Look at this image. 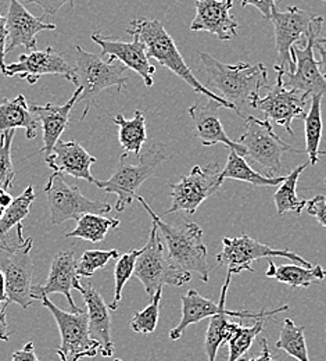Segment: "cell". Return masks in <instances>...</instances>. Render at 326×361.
<instances>
[{
	"mask_svg": "<svg viewBox=\"0 0 326 361\" xmlns=\"http://www.w3.org/2000/svg\"><path fill=\"white\" fill-rule=\"evenodd\" d=\"M199 56L207 74L208 90L231 103L234 113L246 118L242 109L250 106L260 96V90L270 88L267 67L263 63L250 64L244 61L232 66L224 64L204 51H200Z\"/></svg>",
	"mask_w": 326,
	"mask_h": 361,
	"instance_id": "cell-1",
	"label": "cell"
},
{
	"mask_svg": "<svg viewBox=\"0 0 326 361\" xmlns=\"http://www.w3.org/2000/svg\"><path fill=\"white\" fill-rule=\"evenodd\" d=\"M127 34L137 35L147 47L149 57L154 59L160 66L171 70L175 75H178L181 80H184L194 92L204 94L207 99H211V100L220 103L225 109L236 111L231 103H228L227 100L220 97L217 93H214L213 90L204 87L194 77V74L192 73V70L185 63L181 51L178 50V46L175 44V41L167 32L163 23H160L158 20L135 18L131 23L130 28L127 30Z\"/></svg>",
	"mask_w": 326,
	"mask_h": 361,
	"instance_id": "cell-2",
	"label": "cell"
},
{
	"mask_svg": "<svg viewBox=\"0 0 326 361\" xmlns=\"http://www.w3.org/2000/svg\"><path fill=\"white\" fill-rule=\"evenodd\" d=\"M137 200L144 207L151 217V221L158 228L160 235L167 245V256L170 260L184 270L197 272L201 281L207 283L210 281V266L207 262V246L203 240V229L196 223L171 226L163 221L142 196H138Z\"/></svg>",
	"mask_w": 326,
	"mask_h": 361,
	"instance_id": "cell-3",
	"label": "cell"
},
{
	"mask_svg": "<svg viewBox=\"0 0 326 361\" xmlns=\"http://www.w3.org/2000/svg\"><path fill=\"white\" fill-rule=\"evenodd\" d=\"M75 51L77 64L74 67L73 84L82 90L80 102H85V109L81 120H85L100 92L111 87H115L118 92L123 90L128 82V67L120 64L114 57H108V60L104 61L100 54L89 53L80 45L75 46Z\"/></svg>",
	"mask_w": 326,
	"mask_h": 361,
	"instance_id": "cell-4",
	"label": "cell"
},
{
	"mask_svg": "<svg viewBox=\"0 0 326 361\" xmlns=\"http://www.w3.org/2000/svg\"><path fill=\"white\" fill-rule=\"evenodd\" d=\"M165 159V154L156 145L137 156V160H134L128 153H124L114 174L108 180H96L94 185L107 193L117 195L115 210L123 213L137 200V190L140 185L156 173Z\"/></svg>",
	"mask_w": 326,
	"mask_h": 361,
	"instance_id": "cell-5",
	"label": "cell"
},
{
	"mask_svg": "<svg viewBox=\"0 0 326 361\" xmlns=\"http://www.w3.org/2000/svg\"><path fill=\"white\" fill-rule=\"evenodd\" d=\"M134 275L139 279L150 300L164 285L184 286L192 279V272L174 264L168 256L157 226L153 223L147 245L142 249Z\"/></svg>",
	"mask_w": 326,
	"mask_h": 361,
	"instance_id": "cell-6",
	"label": "cell"
},
{
	"mask_svg": "<svg viewBox=\"0 0 326 361\" xmlns=\"http://www.w3.org/2000/svg\"><path fill=\"white\" fill-rule=\"evenodd\" d=\"M246 133L239 137V143L244 147L246 157L251 159L263 167L267 177L275 178L282 173V156L284 152L304 153L306 150L294 149L283 142L274 133L270 120H260L249 116L244 118Z\"/></svg>",
	"mask_w": 326,
	"mask_h": 361,
	"instance_id": "cell-7",
	"label": "cell"
},
{
	"mask_svg": "<svg viewBox=\"0 0 326 361\" xmlns=\"http://www.w3.org/2000/svg\"><path fill=\"white\" fill-rule=\"evenodd\" d=\"M39 300L57 322L61 345L56 349V353L60 360L80 361L87 357H96L99 355L101 345L89 334V319L87 312H64L57 307L49 296H41Z\"/></svg>",
	"mask_w": 326,
	"mask_h": 361,
	"instance_id": "cell-8",
	"label": "cell"
},
{
	"mask_svg": "<svg viewBox=\"0 0 326 361\" xmlns=\"http://www.w3.org/2000/svg\"><path fill=\"white\" fill-rule=\"evenodd\" d=\"M47 204L50 209V220L54 226H60L68 220L78 221L84 214H108L111 206L103 202H94L85 197L78 185L67 183L61 173H53L44 188Z\"/></svg>",
	"mask_w": 326,
	"mask_h": 361,
	"instance_id": "cell-9",
	"label": "cell"
},
{
	"mask_svg": "<svg viewBox=\"0 0 326 361\" xmlns=\"http://www.w3.org/2000/svg\"><path fill=\"white\" fill-rule=\"evenodd\" d=\"M222 182L218 163H210L206 167L194 166L180 182L170 185L173 203L171 207L164 212V216L178 212L194 214L206 199L220 190Z\"/></svg>",
	"mask_w": 326,
	"mask_h": 361,
	"instance_id": "cell-10",
	"label": "cell"
},
{
	"mask_svg": "<svg viewBox=\"0 0 326 361\" xmlns=\"http://www.w3.org/2000/svg\"><path fill=\"white\" fill-rule=\"evenodd\" d=\"M315 14L301 10L296 6H289L280 11L275 6L272 8L271 21L275 28V46L278 53L277 66L284 71H294L296 60L291 56V47L296 44L306 45L311 32Z\"/></svg>",
	"mask_w": 326,
	"mask_h": 361,
	"instance_id": "cell-11",
	"label": "cell"
},
{
	"mask_svg": "<svg viewBox=\"0 0 326 361\" xmlns=\"http://www.w3.org/2000/svg\"><path fill=\"white\" fill-rule=\"evenodd\" d=\"M271 257H286L297 264L304 267H314L310 262L304 260L294 252L287 249H274L265 243H261L249 235H240L236 238H224L222 250L217 256L218 266L227 267L228 272L239 274L242 271L249 270L253 272L251 264L260 259Z\"/></svg>",
	"mask_w": 326,
	"mask_h": 361,
	"instance_id": "cell-12",
	"label": "cell"
},
{
	"mask_svg": "<svg viewBox=\"0 0 326 361\" xmlns=\"http://www.w3.org/2000/svg\"><path fill=\"white\" fill-rule=\"evenodd\" d=\"M277 70V82L272 88H268L265 97L257 96L250 107L265 114L267 120L283 127L289 135H293L291 124L294 120H304L307 111L308 96L299 90L284 87L283 82V70L275 66Z\"/></svg>",
	"mask_w": 326,
	"mask_h": 361,
	"instance_id": "cell-13",
	"label": "cell"
},
{
	"mask_svg": "<svg viewBox=\"0 0 326 361\" xmlns=\"http://www.w3.org/2000/svg\"><path fill=\"white\" fill-rule=\"evenodd\" d=\"M324 24V17L317 16L308 35L307 44L301 47L294 45L291 47V53L296 59V68L294 71H284L283 70V82L284 87L293 88L304 93L308 97L315 94L326 96V80L320 70L318 61L315 60L314 49L315 42L321 34Z\"/></svg>",
	"mask_w": 326,
	"mask_h": 361,
	"instance_id": "cell-14",
	"label": "cell"
},
{
	"mask_svg": "<svg viewBox=\"0 0 326 361\" xmlns=\"http://www.w3.org/2000/svg\"><path fill=\"white\" fill-rule=\"evenodd\" d=\"M34 239L25 242L11 252H0V270L4 274L6 292L10 303H17L23 309H30L34 303L32 278L34 263L31 259Z\"/></svg>",
	"mask_w": 326,
	"mask_h": 361,
	"instance_id": "cell-15",
	"label": "cell"
},
{
	"mask_svg": "<svg viewBox=\"0 0 326 361\" xmlns=\"http://www.w3.org/2000/svg\"><path fill=\"white\" fill-rule=\"evenodd\" d=\"M47 74L61 75L71 82L74 80V68L70 67L67 60L51 46L45 50L37 49L31 53L21 54L15 63H11L6 67L4 77L18 75L30 85H34L39 81L41 77Z\"/></svg>",
	"mask_w": 326,
	"mask_h": 361,
	"instance_id": "cell-16",
	"label": "cell"
},
{
	"mask_svg": "<svg viewBox=\"0 0 326 361\" xmlns=\"http://www.w3.org/2000/svg\"><path fill=\"white\" fill-rule=\"evenodd\" d=\"M132 42H123L117 38L104 37L100 32L92 34V41L100 46L101 56H110L121 61L128 70L138 73L147 88H151L154 84L156 67L150 63L147 54V47L137 35H131Z\"/></svg>",
	"mask_w": 326,
	"mask_h": 361,
	"instance_id": "cell-17",
	"label": "cell"
},
{
	"mask_svg": "<svg viewBox=\"0 0 326 361\" xmlns=\"http://www.w3.org/2000/svg\"><path fill=\"white\" fill-rule=\"evenodd\" d=\"M7 47L6 54L14 49L24 46L28 50H37V35L42 31H54L56 25L45 21L44 17L31 14L20 0H8V13L6 17Z\"/></svg>",
	"mask_w": 326,
	"mask_h": 361,
	"instance_id": "cell-18",
	"label": "cell"
},
{
	"mask_svg": "<svg viewBox=\"0 0 326 361\" xmlns=\"http://www.w3.org/2000/svg\"><path fill=\"white\" fill-rule=\"evenodd\" d=\"M233 0H197L190 31H206L220 41H231L239 30V24L231 14Z\"/></svg>",
	"mask_w": 326,
	"mask_h": 361,
	"instance_id": "cell-19",
	"label": "cell"
},
{
	"mask_svg": "<svg viewBox=\"0 0 326 361\" xmlns=\"http://www.w3.org/2000/svg\"><path fill=\"white\" fill-rule=\"evenodd\" d=\"M78 262L74 257V252H58L53 263L50 266V272L47 276L45 285H35L32 286V298L34 300H39L41 296H49L54 293H61L67 298V302L71 310L80 312L81 309L77 307L73 299V289H77L80 285V275L77 272Z\"/></svg>",
	"mask_w": 326,
	"mask_h": 361,
	"instance_id": "cell-20",
	"label": "cell"
},
{
	"mask_svg": "<svg viewBox=\"0 0 326 361\" xmlns=\"http://www.w3.org/2000/svg\"><path fill=\"white\" fill-rule=\"evenodd\" d=\"M289 310V305L280 306L275 310H261V312H233L228 310L225 306L221 309V312L215 316L210 317V324L206 332V339H204V352L207 355L208 361H215L218 349L228 343L236 334V331L242 326V324L231 321L230 317H237V318H271L278 313Z\"/></svg>",
	"mask_w": 326,
	"mask_h": 361,
	"instance_id": "cell-21",
	"label": "cell"
},
{
	"mask_svg": "<svg viewBox=\"0 0 326 361\" xmlns=\"http://www.w3.org/2000/svg\"><path fill=\"white\" fill-rule=\"evenodd\" d=\"M220 107H222L220 103L208 99V102L196 103L189 109V116L194 123L196 137L201 142L203 146H214L221 143L246 157L244 147L239 142H233L227 135L218 114Z\"/></svg>",
	"mask_w": 326,
	"mask_h": 361,
	"instance_id": "cell-22",
	"label": "cell"
},
{
	"mask_svg": "<svg viewBox=\"0 0 326 361\" xmlns=\"http://www.w3.org/2000/svg\"><path fill=\"white\" fill-rule=\"evenodd\" d=\"M45 161L56 173L88 180L91 183L96 182L91 169L97 160L75 140L65 142L60 139L53 147L51 153L45 156Z\"/></svg>",
	"mask_w": 326,
	"mask_h": 361,
	"instance_id": "cell-23",
	"label": "cell"
},
{
	"mask_svg": "<svg viewBox=\"0 0 326 361\" xmlns=\"http://www.w3.org/2000/svg\"><path fill=\"white\" fill-rule=\"evenodd\" d=\"M77 290L84 298L87 305V313L89 319V334L101 345L100 356L111 357L114 355V342L111 338V316L110 307L106 305L103 296L96 290L91 282L81 283Z\"/></svg>",
	"mask_w": 326,
	"mask_h": 361,
	"instance_id": "cell-24",
	"label": "cell"
},
{
	"mask_svg": "<svg viewBox=\"0 0 326 361\" xmlns=\"http://www.w3.org/2000/svg\"><path fill=\"white\" fill-rule=\"evenodd\" d=\"M232 272L227 274V279L225 283L222 285L221 289V296H220V302L215 303L210 299L203 298L197 290L190 289L187 290V295L181 298L182 300V318L181 322L170 331V339L171 341H178L182 338L184 332L187 331V326L200 322L204 318H210V317L215 316L221 312V309L225 306L227 303V293L231 285V279H232Z\"/></svg>",
	"mask_w": 326,
	"mask_h": 361,
	"instance_id": "cell-25",
	"label": "cell"
},
{
	"mask_svg": "<svg viewBox=\"0 0 326 361\" xmlns=\"http://www.w3.org/2000/svg\"><path fill=\"white\" fill-rule=\"evenodd\" d=\"M82 90L77 88L71 99L61 104L56 106L53 103H47L45 106H32L31 111L38 117L44 130V147L42 153L45 156L50 154L56 143L60 140V136L70 126V113L77 102H80Z\"/></svg>",
	"mask_w": 326,
	"mask_h": 361,
	"instance_id": "cell-26",
	"label": "cell"
},
{
	"mask_svg": "<svg viewBox=\"0 0 326 361\" xmlns=\"http://www.w3.org/2000/svg\"><path fill=\"white\" fill-rule=\"evenodd\" d=\"M21 128L28 139H35L38 133V120L31 111L24 94L14 99H4L0 103V135Z\"/></svg>",
	"mask_w": 326,
	"mask_h": 361,
	"instance_id": "cell-27",
	"label": "cell"
},
{
	"mask_svg": "<svg viewBox=\"0 0 326 361\" xmlns=\"http://www.w3.org/2000/svg\"><path fill=\"white\" fill-rule=\"evenodd\" d=\"M268 278H274L293 289L308 288L314 282L324 281L326 278V270L322 266L315 267H304L301 264H282L275 266V263L268 259V270L265 272Z\"/></svg>",
	"mask_w": 326,
	"mask_h": 361,
	"instance_id": "cell-28",
	"label": "cell"
},
{
	"mask_svg": "<svg viewBox=\"0 0 326 361\" xmlns=\"http://www.w3.org/2000/svg\"><path fill=\"white\" fill-rule=\"evenodd\" d=\"M221 180H237L251 183L254 186H278L280 185L284 177H267V176H261L260 173L254 171L250 164L246 161V159L239 154L236 150L230 149V156H228V161L224 167V170L221 171Z\"/></svg>",
	"mask_w": 326,
	"mask_h": 361,
	"instance_id": "cell-29",
	"label": "cell"
},
{
	"mask_svg": "<svg viewBox=\"0 0 326 361\" xmlns=\"http://www.w3.org/2000/svg\"><path fill=\"white\" fill-rule=\"evenodd\" d=\"M113 124L118 127V140L127 153L139 156L142 147L147 140L144 114L137 110L132 120H127L123 114H118L113 118Z\"/></svg>",
	"mask_w": 326,
	"mask_h": 361,
	"instance_id": "cell-30",
	"label": "cell"
},
{
	"mask_svg": "<svg viewBox=\"0 0 326 361\" xmlns=\"http://www.w3.org/2000/svg\"><path fill=\"white\" fill-rule=\"evenodd\" d=\"M322 94H315L311 97V106L304 117V127H306V153L310 159V166L315 167L320 161V143L322 139Z\"/></svg>",
	"mask_w": 326,
	"mask_h": 361,
	"instance_id": "cell-31",
	"label": "cell"
},
{
	"mask_svg": "<svg viewBox=\"0 0 326 361\" xmlns=\"http://www.w3.org/2000/svg\"><path fill=\"white\" fill-rule=\"evenodd\" d=\"M308 164H310V161L299 166L289 176H286L283 182L280 183L278 190L275 192L274 202H275L277 212H278L280 217L289 212L301 214L304 206L307 204V200H303L297 196V182H299L301 173L308 167Z\"/></svg>",
	"mask_w": 326,
	"mask_h": 361,
	"instance_id": "cell-32",
	"label": "cell"
},
{
	"mask_svg": "<svg viewBox=\"0 0 326 361\" xmlns=\"http://www.w3.org/2000/svg\"><path fill=\"white\" fill-rule=\"evenodd\" d=\"M121 224L117 219H107L103 214H84L78 221L74 231L65 233V238H80L89 240L92 243H99L104 240L110 229H115Z\"/></svg>",
	"mask_w": 326,
	"mask_h": 361,
	"instance_id": "cell-33",
	"label": "cell"
},
{
	"mask_svg": "<svg viewBox=\"0 0 326 361\" xmlns=\"http://www.w3.org/2000/svg\"><path fill=\"white\" fill-rule=\"evenodd\" d=\"M304 332L306 326L297 325L293 319L286 318L280 331V339L277 342V348L296 360L310 361Z\"/></svg>",
	"mask_w": 326,
	"mask_h": 361,
	"instance_id": "cell-34",
	"label": "cell"
},
{
	"mask_svg": "<svg viewBox=\"0 0 326 361\" xmlns=\"http://www.w3.org/2000/svg\"><path fill=\"white\" fill-rule=\"evenodd\" d=\"M35 197V188L32 185H30L20 196L14 197L13 203L4 210V214L0 219V233L6 235L18 224H23L25 217L30 214V209Z\"/></svg>",
	"mask_w": 326,
	"mask_h": 361,
	"instance_id": "cell-35",
	"label": "cell"
},
{
	"mask_svg": "<svg viewBox=\"0 0 326 361\" xmlns=\"http://www.w3.org/2000/svg\"><path fill=\"white\" fill-rule=\"evenodd\" d=\"M142 253V249H132L124 255H120L117 264L114 267V281H115V289H114V300L108 305L110 310H117L121 296H123V289L127 285V282L132 278L135 272V266L137 260Z\"/></svg>",
	"mask_w": 326,
	"mask_h": 361,
	"instance_id": "cell-36",
	"label": "cell"
},
{
	"mask_svg": "<svg viewBox=\"0 0 326 361\" xmlns=\"http://www.w3.org/2000/svg\"><path fill=\"white\" fill-rule=\"evenodd\" d=\"M265 319L267 318H258L254 321L253 325L250 326L242 325L236 331L232 339L228 342V346H230L228 361H239L246 355V352L251 348L256 338L263 332Z\"/></svg>",
	"mask_w": 326,
	"mask_h": 361,
	"instance_id": "cell-37",
	"label": "cell"
},
{
	"mask_svg": "<svg viewBox=\"0 0 326 361\" xmlns=\"http://www.w3.org/2000/svg\"><path fill=\"white\" fill-rule=\"evenodd\" d=\"M118 257H120V252L115 249L87 250L81 256V259L77 264V272L81 278H91V276H94L96 271L104 269L110 260H114Z\"/></svg>",
	"mask_w": 326,
	"mask_h": 361,
	"instance_id": "cell-38",
	"label": "cell"
},
{
	"mask_svg": "<svg viewBox=\"0 0 326 361\" xmlns=\"http://www.w3.org/2000/svg\"><path fill=\"white\" fill-rule=\"evenodd\" d=\"M163 298V288H160L153 296L150 305L138 312L131 319V328L139 334H153L156 331L158 316H160V302Z\"/></svg>",
	"mask_w": 326,
	"mask_h": 361,
	"instance_id": "cell-39",
	"label": "cell"
},
{
	"mask_svg": "<svg viewBox=\"0 0 326 361\" xmlns=\"http://www.w3.org/2000/svg\"><path fill=\"white\" fill-rule=\"evenodd\" d=\"M15 130L0 135V189L8 190L13 186L15 171L11 161V143Z\"/></svg>",
	"mask_w": 326,
	"mask_h": 361,
	"instance_id": "cell-40",
	"label": "cell"
},
{
	"mask_svg": "<svg viewBox=\"0 0 326 361\" xmlns=\"http://www.w3.org/2000/svg\"><path fill=\"white\" fill-rule=\"evenodd\" d=\"M25 239L23 238V224H18L8 233H0V252H11L20 247Z\"/></svg>",
	"mask_w": 326,
	"mask_h": 361,
	"instance_id": "cell-41",
	"label": "cell"
},
{
	"mask_svg": "<svg viewBox=\"0 0 326 361\" xmlns=\"http://www.w3.org/2000/svg\"><path fill=\"white\" fill-rule=\"evenodd\" d=\"M307 212L310 216L315 217L317 221L326 229V197L317 195L310 202H307Z\"/></svg>",
	"mask_w": 326,
	"mask_h": 361,
	"instance_id": "cell-42",
	"label": "cell"
},
{
	"mask_svg": "<svg viewBox=\"0 0 326 361\" xmlns=\"http://www.w3.org/2000/svg\"><path fill=\"white\" fill-rule=\"evenodd\" d=\"M23 1L39 6L44 11V16H56L58 10L67 3H70L71 8H74V0H23Z\"/></svg>",
	"mask_w": 326,
	"mask_h": 361,
	"instance_id": "cell-43",
	"label": "cell"
},
{
	"mask_svg": "<svg viewBox=\"0 0 326 361\" xmlns=\"http://www.w3.org/2000/svg\"><path fill=\"white\" fill-rule=\"evenodd\" d=\"M242 6L243 7L254 6L256 8L260 10V13L265 20H271L272 8L277 6V3L275 0H242Z\"/></svg>",
	"mask_w": 326,
	"mask_h": 361,
	"instance_id": "cell-44",
	"label": "cell"
},
{
	"mask_svg": "<svg viewBox=\"0 0 326 361\" xmlns=\"http://www.w3.org/2000/svg\"><path fill=\"white\" fill-rule=\"evenodd\" d=\"M7 27H6V17H3L0 14V71L1 74L4 75L6 73V61H4V57H6V47H7Z\"/></svg>",
	"mask_w": 326,
	"mask_h": 361,
	"instance_id": "cell-45",
	"label": "cell"
},
{
	"mask_svg": "<svg viewBox=\"0 0 326 361\" xmlns=\"http://www.w3.org/2000/svg\"><path fill=\"white\" fill-rule=\"evenodd\" d=\"M11 361H41L37 356L34 342H28L23 349L11 355Z\"/></svg>",
	"mask_w": 326,
	"mask_h": 361,
	"instance_id": "cell-46",
	"label": "cell"
},
{
	"mask_svg": "<svg viewBox=\"0 0 326 361\" xmlns=\"http://www.w3.org/2000/svg\"><path fill=\"white\" fill-rule=\"evenodd\" d=\"M261 346H263V350L260 355H254L251 357H242L239 361H277L272 357V353L268 346V341L265 338L261 339Z\"/></svg>",
	"mask_w": 326,
	"mask_h": 361,
	"instance_id": "cell-47",
	"label": "cell"
},
{
	"mask_svg": "<svg viewBox=\"0 0 326 361\" xmlns=\"http://www.w3.org/2000/svg\"><path fill=\"white\" fill-rule=\"evenodd\" d=\"M8 306H10V300L6 292V279H4L3 271L0 270V314H6Z\"/></svg>",
	"mask_w": 326,
	"mask_h": 361,
	"instance_id": "cell-48",
	"label": "cell"
},
{
	"mask_svg": "<svg viewBox=\"0 0 326 361\" xmlns=\"http://www.w3.org/2000/svg\"><path fill=\"white\" fill-rule=\"evenodd\" d=\"M315 49L320 53V60H317L318 66H320V70H321V73H322V75H324V78L326 80V44H324L318 38L317 42H315Z\"/></svg>",
	"mask_w": 326,
	"mask_h": 361,
	"instance_id": "cell-49",
	"label": "cell"
},
{
	"mask_svg": "<svg viewBox=\"0 0 326 361\" xmlns=\"http://www.w3.org/2000/svg\"><path fill=\"white\" fill-rule=\"evenodd\" d=\"M10 339V331L6 322V314H0V341L7 342Z\"/></svg>",
	"mask_w": 326,
	"mask_h": 361,
	"instance_id": "cell-50",
	"label": "cell"
},
{
	"mask_svg": "<svg viewBox=\"0 0 326 361\" xmlns=\"http://www.w3.org/2000/svg\"><path fill=\"white\" fill-rule=\"evenodd\" d=\"M13 200H14V197L8 193V190L0 189V206H1V207L7 209V207L13 203Z\"/></svg>",
	"mask_w": 326,
	"mask_h": 361,
	"instance_id": "cell-51",
	"label": "cell"
},
{
	"mask_svg": "<svg viewBox=\"0 0 326 361\" xmlns=\"http://www.w3.org/2000/svg\"><path fill=\"white\" fill-rule=\"evenodd\" d=\"M4 210H6V209L0 206V219H1V217H3V214H4Z\"/></svg>",
	"mask_w": 326,
	"mask_h": 361,
	"instance_id": "cell-52",
	"label": "cell"
},
{
	"mask_svg": "<svg viewBox=\"0 0 326 361\" xmlns=\"http://www.w3.org/2000/svg\"><path fill=\"white\" fill-rule=\"evenodd\" d=\"M320 154H322V156H326V150H324V152H321V150H320ZM325 183H326V178H325Z\"/></svg>",
	"mask_w": 326,
	"mask_h": 361,
	"instance_id": "cell-53",
	"label": "cell"
},
{
	"mask_svg": "<svg viewBox=\"0 0 326 361\" xmlns=\"http://www.w3.org/2000/svg\"><path fill=\"white\" fill-rule=\"evenodd\" d=\"M321 41H322V42H324V44H326V38H324V39H321Z\"/></svg>",
	"mask_w": 326,
	"mask_h": 361,
	"instance_id": "cell-54",
	"label": "cell"
},
{
	"mask_svg": "<svg viewBox=\"0 0 326 361\" xmlns=\"http://www.w3.org/2000/svg\"><path fill=\"white\" fill-rule=\"evenodd\" d=\"M114 361H123V360H120V359H114Z\"/></svg>",
	"mask_w": 326,
	"mask_h": 361,
	"instance_id": "cell-55",
	"label": "cell"
},
{
	"mask_svg": "<svg viewBox=\"0 0 326 361\" xmlns=\"http://www.w3.org/2000/svg\"><path fill=\"white\" fill-rule=\"evenodd\" d=\"M325 331H326V326H325Z\"/></svg>",
	"mask_w": 326,
	"mask_h": 361,
	"instance_id": "cell-56",
	"label": "cell"
},
{
	"mask_svg": "<svg viewBox=\"0 0 326 361\" xmlns=\"http://www.w3.org/2000/svg\"><path fill=\"white\" fill-rule=\"evenodd\" d=\"M324 1H326V0H324Z\"/></svg>",
	"mask_w": 326,
	"mask_h": 361,
	"instance_id": "cell-57",
	"label": "cell"
}]
</instances>
